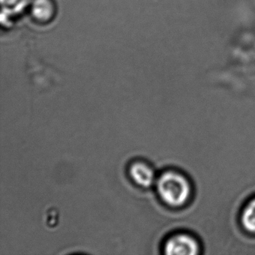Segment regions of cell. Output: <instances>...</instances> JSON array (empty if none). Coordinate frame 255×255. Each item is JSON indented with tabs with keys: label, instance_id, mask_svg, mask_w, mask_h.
Instances as JSON below:
<instances>
[{
	"label": "cell",
	"instance_id": "1",
	"mask_svg": "<svg viewBox=\"0 0 255 255\" xmlns=\"http://www.w3.org/2000/svg\"><path fill=\"white\" fill-rule=\"evenodd\" d=\"M158 194L164 202L172 207L183 205L189 198L190 186L183 176L167 171L156 180Z\"/></svg>",
	"mask_w": 255,
	"mask_h": 255
},
{
	"label": "cell",
	"instance_id": "2",
	"mask_svg": "<svg viewBox=\"0 0 255 255\" xmlns=\"http://www.w3.org/2000/svg\"><path fill=\"white\" fill-rule=\"evenodd\" d=\"M198 251L195 240L185 234L171 237L165 245V253L168 255H195Z\"/></svg>",
	"mask_w": 255,
	"mask_h": 255
},
{
	"label": "cell",
	"instance_id": "3",
	"mask_svg": "<svg viewBox=\"0 0 255 255\" xmlns=\"http://www.w3.org/2000/svg\"><path fill=\"white\" fill-rule=\"evenodd\" d=\"M128 173L132 181L143 188L151 186L156 178L152 167L142 160L133 161L128 168Z\"/></svg>",
	"mask_w": 255,
	"mask_h": 255
},
{
	"label": "cell",
	"instance_id": "4",
	"mask_svg": "<svg viewBox=\"0 0 255 255\" xmlns=\"http://www.w3.org/2000/svg\"><path fill=\"white\" fill-rule=\"evenodd\" d=\"M242 221L245 228L251 232H255V199L245 209Z\"/></svg>",
	"mask_w": 255,
	"mask_h": 255
}]
</instances>
